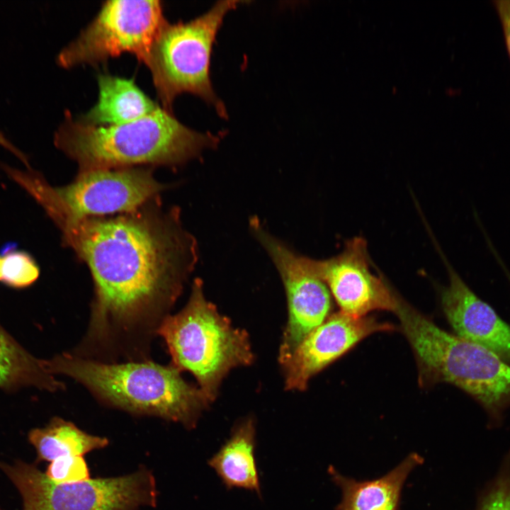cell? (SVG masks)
Wrapping results in <instances>:
<instances>
[{"label":"cell","instance_id":"obj_2","mask_svg":"<svg viewBox=\"0 0 510 510\" xmlns=\"http://www.w3.org/2000/svg\"><path fill=\"white\" fill-rule=\"evenodd\" d=\"M221 136L194 130L159 107L139 119L113 125H89L73 119L67 111L54 142L83 172L141 165L181 166L204 150L217 147Z\"/></svg>","mask_w":510,"mask_h":510},{"label":"cell","instance_id":"obj_9","mask_svg":"<svg viewBox=\"0 0 510 510\" xmlns=\"http://www.w3.org/2000/svg\"><path fill=\"white\" fill-rule=\"evenodd\" d=\"M166 21L160 1H106L57 62L64 68L96 64L128 52L144 63Z\"/></svg>","mask_w":510,"mask_h":510},{"label":"cell","instance_id":"obj_13","mask_svg":"<svg viewBox=\"0 0 510 510\" xmlns=\"http://www.w3.org/2000/svg\"><path fill=\"white\" fill-rule=\"evenodd\" d=\"M445 263L449 284L442 290L441 305L456 335L510 362V327Z\"/></svg>","mask_w":510,"mask_h":510},{"label":"cell","instance_id":"obj_20","mask_svg":"<svg viewBox=\"0 0 510 510\" xmlns=\"http://www.w3.org/2000/svg\"><path fill=\"white\" fill-rule=\"evenodd\" d=\"M476 510H510V450L497 476L482 492Z\"/></svg>","mask_w":510,"mask_h":510},{"label":"cell","instance_id":"obj_19","mask_svg":"<svg viewBox=\"0 0 510 510\" xmlns=\"http://www.w3.org/2000/svg\"><path fill=\"white\" fill-rule=\"evenodd\" d=\"M1 280L13 288L23 289L33 285L40 275L39 266L27 251L16 244L6 243L0 251Z\"/></svg>","mask_w":510,"mask_h":510},{"label":"cell","instance_id":"obj_24","mask_svg":"<svg viewBox=\"0 0 510 510\" xmlns=\"http://www.w3.org/2000/svg\"><path fill=\"white\" fill-rule=\"evenodd\" d=\"M0 280H1V257L0 255Z\"/></svg>","mask_w":510,"mask_h":510},{"label":"cell","instance_id":"obj_15","mask_svg":"<svg viewBox=\"0 0 510 510\" xmlns=\"http://www.w3.org/2000/svg\"><path fill=\"white\" fill-rule=\"evenodd\" d=\"M97 81L98 100L80 119L85 123L93 125L123 124L144 117L159 107L132 79L100 74Z\"/></svg>","mask_w":510,"mask_h":510},{"label":"cell","instance_id":"obj_23","mask_svg":"<svg viewBox=\"0 0 510 510\" xmlns=\"http://www.w3.org/2000/svg\"><path fill=\"white\" fill-rule=\"evenodd\" d=\"M0 145L5 149L10 151L15 156H16L26 166L27 169H30L28 159L27 157L19 150L15 145H13L0 131Z\"/></svg>","mask_w":510,"mask_h":510},{"label":"cell","instance_id":"obj_3","mask_svg":"<svg viewBox=\"0 0 510 510\" xmlns=\"http://www.w3.org/2000/svg\"><path fill=\"white\" fill-rule=\"evenodd\" d=\"M52 375H67L98 401L132 414L152 415L193 428L210 400L171 363L150 360L104 363L64 352L45 360Z\"/></svg>","mask_w":510,"mask_h":510},{"label":"cell","instance_id":"obj_21","mask_svg":"<svg viewBox=\"0 0 510 510\" xmlns=\"http://www.w3.org/2000/svg\"><path fill=\"white\" fill-rule=\"evenodd\" d=\"M46 476L55 483H72L90 479L87 464L81 455L57 458L50 463Z\"/></svg>","mask_w":510,"mask_h":510},{"label":"cell","instance_id":"obj_5","mask_svg":"<svg viewBox=\"0 0 510 510\" xmlns=\"http://www.w3.org/2000/svg\"><path fill=\"white\" fill-rule=\"evenodd\" d=\"M203 285L200 278L195 279L186 306L164 319L157 335L166 345L171 364L192 373L212 402L229 372L250 365L254 356L249 334L234 327L206 299Z\"/></svg>","mask_w":510,"mask_h":510},{"label":"cell","instance_id":"obj_12","mask_svg":"<svg viewBox=\"0 0 510 510\" xmlns=\"http://www.w3.org/2000/svg\"><path fill=\"white\" fill-rule=\"evenodd\" d=\"M394 325L370 317H355L342 312L329 316L298 346L281 365L288 390H305L310 380L369 335L390 332Z\"/></svg>","mask_w":510,"mask_h":510},{"label":"cell","instance_id":"obj_6","mask_svg":"<svg viewBox=\"0 0 510 510\" xmlns=\"http://www.w3.org/2000/svg\"><path fill=\"white\" fill-rule=\"evenodd\" d=\"M241 2L220 1L189 21H165L144 62L163 108L171 112L175 98L190 93L214 108L220 117L227 118L225 106L212 87L210 60L225 16Z\"/></svg>","mask_w":510,"mask_h":510},{"label":"cell","instance_id":"obj_10","mask_svg":"<svg viewBox=\"0 0 510 510\" xmlns=\"http://www.w3.org/2000/svg\"><path fill=\"white\" fill-rule=\"evenodd\" d=\"M249 226L277 268L285 290L288 317L278 353L282 365L300 342L329 317L331 293L312 267L309 257L297 254L271 235L256 217L250 220Z\"/></svg>","mask_w":510,"mask_h":510},{"label":"cell","instance_id":"obj_11","mask_svg":"<svg viewBox=\"0 0 510 510\" xmlns=\"http://www.w3.org/2000/svg\"><path fill=\"white\" fill-rule=\"evenodd\" d=\"M310 262L327 285L340 312L363 317L375 310H396L400 297L383 278L372 272L363 237L346 241L344 250L335 256L324 260L310 258Z\"/></svg>","mask_w":510,"mask_h":510},{"label":"cell","instance_id":"obj_22","mask_svg":"<svg viewBox=\"0 0 510 510\" xmlns=\"http://www.w3.org/2000/svg\"><path fill=\"white\" fill-rule=\"evenodd\" d=\"M493 3L501 21L505 44L510 58V0H494Z\"/></svg>","mask_w":510,"mask_h":510},{"label":"cell","instance_id":"obj_7","mask_svg":"<svg viewBox=\"0 0 510 510\" xmlns=\"http://www.w3.org/2000/svg\"><path fill=\"white\" fill-rule=\"evenodd\" d=\"M7 176L32 197L52 220L60 217H104L135 211L159 197L165 186L150 168L135 166L79 172L74 181L53 186L38 171L8 166Z\"/></svg>","mask_w":510,"mask_h":510},{"label":"cell","instance_id":"obj_4","mask_svg":"<svg viewBox=\"0 0 510 510\" xmlns=\"http://www.w3.org/2000/svg\"><path fill=\"white\" fill-rule=\"evenodd\" d=\"M409 343L421 385L450 383L493 416L510 401V366L489 350L446 332L401 298L395 312Z\"/></svg>","mask_w":510,"mask_h":510},{"label":"cell","instance_id":"obj_16","mask_svg":"<svg viewBox=\"0 0 510 510\" xmlns=\"http://www.w3.org/2000/svg\"><path fill=\"white\" fill-rule=\"evenodd\" d=\"M255 448V421L249 417L234 426L230 438L208 460V465L227 489L241 488L260 494Z\"/></svg>","mask_w":510,"mask_h":510},{"label":"cell","instance_id":"obj_8","mask_svg":"<svg viewBox=\"0 0 510 510\" xmlns=\"http://www.w3.org/2000/svg\"><path fill=\"white\" fill-rule=\"evenodd\" d=\"M0 468L18 490L23 510H137L156 504L155 480L147 470L59 484L34 465L22 461L0 463Z\"/></svg>","mask_w":510,"mask_h":510},{"label":"cell","instance_id":"obj_1","mask_svg":"<svg viewBox=\"0 0 510 510\" xmlns=\"http://www.w3.org/2000/svg\"><path fill=\"white\" fill-rule=\"evenodd\" d=\"M94 284L87 331L72 353L104 363L150 360L157 331L198 260L180 210L159 197L116 216L52 220Z\"/></svg>","mask_w":510,"mask_h":510},{"label":"cell","instance_id":"obj_17","mask_svg":"<svg viewBox=\"0 0 510 510\" xmlns=\"http://www.w3.org/2000/svg\"><path fill=\"white\" fill-rule=\"evenodd\" d=\"M64 385L47 370L44 360L32 356L0 325V388L33 387L55 392Z\"/></svg>","mask_w":510,"mask_h":510},{"label":"cell","instance_id":"obj_18","mask_svg":"<svg viewBox=\"0 0 510 510\" xmlns=\"http://www.w3.org/2000/svg\"><path fill=\"white\" fill-rule=\"evenodd\" d=\"M28 440L35 448L38 460L50 463L64 456H84L108 443L106 438L89 434L73 423L59 417L52 419L43 428L32 429L28 434Z\"/></svg>","mask_w":510,"mask_h":510},{"label":"cell","instance_id":"obj_14","mask_svg":"<svg viewBox=\"0 0 510 510\" xmlns=\"http://www.w3.org/2000/svg\"><path fill=\"white\" fill-rule=\"evenodd\" d=\"M424 463L417 453H411L383 476L372 480H356L344 476L329 465L332 480L341 489L336 510H399L401 493L411 472Z\"/></svg>","mask_w":510,"mask_h":510}]
</instances>
